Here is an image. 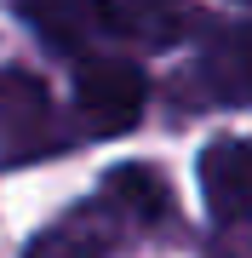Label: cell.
Masks as SVG:
<instances>
[{
	"mask_svg": "<svg viewBox=\"0 0 252 258\" xmlns=\"http://www.w3.org/2000/svg\"><path fill=\"white\" fill-rule=\"evenodd\" d=\"M103 201L121 212L132 230H149V224H166L172 218V189L160 184V172L143 166V161L109 166V178H103Z\"/></svg>",
	"mask_w": 252,
	"mask_h": 258,
	"instance_id": "obj_7",
	"label": "cell"
},
{
	"mask_svg": "<svg viewBox=\"0 0 252 258\" xmlns=\"http://www.w3.org/2000/svg\"><path fill=\"white\" fill-rule=\"evenodd\" d=\"M143 98H149V81H143L132 63H115V57H92L75 75V126L86 138H109V132L138 126Z\"/></svg>",
	"mask_w": 252,
	"mask_h": 258,
	"instance_id": "obj_2",
	"label": "cell"
},
{
	"mask_svg": "<svg viewBox=\"0 0 252 258\" xmlns=\"http://www.w3.org/2000/svg\"><path fill=\"white\" fill-rule=\"evenodd\" d=\"M206 258H252V235L235 224V230H224L212 247H206Z\"/></svg>",
	"mask_w": 252,
	"mask_h": 258,
	"instance_id": "obj_9",
	"label": "cell"
},
{
	"mask_svg": "<svg viewBox=\"0 0 252 258\" xmlns=\"http://www.w3.org/2000/svg\"><path fill=\"white\" fill-rule=\"evenodd\" d=\"M189 103H252V23H229L212 35L184 75Z\"/></svg>",
	"mask_w": 252,
	"mask_h": 258,
	"instance_id": "obj_3",
	"label": "cell"
},
{
	"mask_svg": "<svg viewBox=\"0 0 252 258\" xmlns=\"http://www.w3.org/2000/svg\"><path fill=\"white\" fill-rule=\"evenodd\" d=\"M69 144L63 115L46 92L35 69L6 63L0 69V161L6 166H29V161H46Z\"/></svg>",
	"mask_w": 252,
	"mask_h": 258,
	"instance_id": "obj_1",
	"label": "cell"
},
{
	"mask_svg": "<svg viewBox=\"0 0 252 258\" xmlns=\"http://www.w3.org/2000/svg\"><path fill=\"white\" fill-rule=\"evenodd\" d=\"M201 195L218 224H252V138H218L201 149Z\"/></svg>",
	"mask_w": 252,
	"mask_h": 258,
	"instance_id": "obj_4",
	"label": "cell"
},
{
	"mask_svg": "<svg viewBox=\"0 0 252 258\" xmlns=\"http://www.w3.org/2000/svg\"><path fill=\"white\" fill-rule=\"evenodd\" d=\"M126 230L132 224L121 212L109 201H98V207H80V212H69V218H57L40 241H29V258H115Z\"/></svg>",
	"mask_w": 252,
	"mask_h": 258,
	"instance_id": "obj_5",
	"label": "cell"
},
{
	"mask_svg": "<svg viewBox=\"0 0 252 258\" xmlns=\"http://www.w3.org/2000/svg\"><path fill=\"white\" fill-rule=\"evenodd\" d=\"M103 29L132 46H178L189 29L184 0H103Z\"/></svg>",
	"mask_w": 252,
	"mask_h": 258,
	"instance_id": "obj_6",
	"label": "cell"
},
{
	"mask_svg": "<svg viewBox=\"0 0 252 258\" xmlns=\"http://www.w3.org/2000/svg\"><path fill=\"white\" fill-rule=\"evenodd\" d=\"M23 18L52 40L57 52H75V46H92L103 29V0H23Z\"/></svg>",
	"mask_w": 252,
	"mask_h": 258,
	"instance_id": "obj_8",
	"label": "cell"
}]
</instances>
